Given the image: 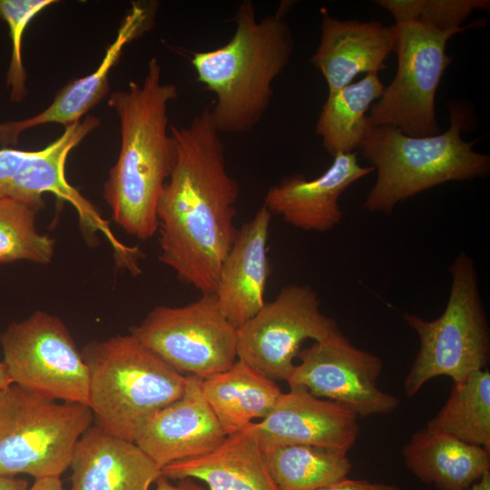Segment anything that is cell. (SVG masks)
Masks as SVG:
<instances>
[{
    "label": "cell",
    "mask_w": 490,
    "mask_h": 490,
    "mask_svg": "<svg viewBox=\"0 0 490 490\" xmlns=\"http://www.w3.org/2000/svg\"><path fill=\"white\" fill-rule=\"evenodd\" d=\"M174 169L157 204L159 260L201 294L214 293L239 230V182L230 175L225 146L206 106L189 125H172Z\"/></svg>",
    "instance_id": "cell-1"
},
{
    "label": "cell",
    "mask_w": 490,
    "mask_h": 490,
    "mask_svg": "<svg viewBox=\"0 0 490 490\" xmlns=\"http://www.w3.org/2000/svg\"><path fill=\"white\" fill-rule=\"evenodd\" d=\"M178 97L174 83L162 82L157 58L148 62L142 83L130 82L108 101L121 124V149L103 185V198L114 222L142 240L158 230L157 204L177 161L168 132V105Z\"/></svg>",
    "instance_id": "cell-2"
},
{
    "label": "cell",
    "mask_w": 490,
    "mask_h": 490,
    "mask_svg": "<svg viewBox=\"0 0 490 490\" xmlns=\"http://www.w3.org/2000/svg\"><path fill=\"white\" fill-rule=\"evenodd\" d=\"M290 6L283 2L260 21L254 5L242 1L235 13V31L223 45L192 54L197 80L215 95L210 107L219 132H250L267 112L272 83L289 64L294 48L285 15Z\"/></svg>",
    "instance_id": "cell-3"
},
{
    "label": "cell",
    "mask_w": 490,
    "mask_h": 490,
    "mask_svg": "<svg viewBox=\"0 0 490 490\" xmlns=\"http://www.w3.org/2000/svg\"><path fill=\"white\" fill-rule=\"evenodd\" d=\"M449 110L448 129L425 137L408 136L397 127L373 124L368 119L358 149L377 175L363 203L366 211L390 213L397 203L432 187L489 173L490 156L474 151L475 141L461 138L465 113L455 104Z\"/></svg>",
    "instance_id": "cell-4"
},
{
    "label": "cell",
    "mask_w": 490,
    "mask_h": 490,
    "mask_svg": "<svg viewBox=\"0 0 490 490\" xmlns=\"http://www.w3.org/2000/svg\"><path fill=\"white\" fill-rule=\"evenodd\" d=\"M81 352L89 372L93 421L120 438L133 442L148 416L184 392L187 376L132 334L91 341Z\"/></svg>",
    "instance_id": "cell-5"
},
{
    "label": "cell",
    "mask_w": 490,
    "mask_h": 490,
    "mask_svg": "<svg viewBox=\"0 0 490 490\" xmlns=\"http://www.w3.org/2000/svg\"><path fill=\"white\" fill-rule=\"evenodd\" d=\"M452 283L444 312L434 320L404 312L418 337L419 348L404 381L411 397L430 379L446 376L454 383L485 369L490 330L478 288L474 260L460 252L450 266Z\"/></svg>",
    "instance_id": "cell-6"
},
{
    "label": "cell",
    "mask_w": 490,
    "mask_h": 490,
    "mask_svg": "<svg viewBox=\"0 0 490 490\" xmlns=\"http://www.w3.org/2000/svg\"><path fill=\"white\" fill-rule=\"evenodd\" d=\"M93 422L83 404L51 399L11 384L0 391V475L60 477Z\"/></svg>",
    "instance_id": "cell-7"
},
{
    "label": "cell",
    "mask_w": 490,
    "mask_h": 490,
    "mask_svg": "<svg viewBox=\"0 0 490 490\" xmlns=\"http://www.w3.org/2000/svg\"><path fill=\"white\" fill-rule=\"evenodd\" d=\"M394 80L370 107L373 124H387L412 137L440 133L435 100L439 83L452 58L448 39L466 28L439 31L417 21L396 22Z\"/></svg>",
    "instance_id": "cell-8"
},
{
    "label": "cell",
    "mask_w": 490,
    "mask_h": 490,
    "mask_svg": "<svg viewBox=\"0 0 490 490\" xmlns=\"http://www.w3.org/2000/svg\"><path fill=\"white\" fill-rule=\"evenodd\" d=\"M0 344L14 384L51 399L88 407V368L59 318L36 310L10 323Z\"/></svg>",
    "instance_id": "cell-9"
},
{
    "label": "cell",
    "mask_w": 490,
    "mask_h": 490,
    "mask_svg": "<svg viewBox=\"0 0 490 490\" xmlns=\"http://www.w3.org/2000/svg\"><path fill=\"white\" fill-rule=\"evenodd\" d=\"M130 334L184 376L206 378L237 360V328L220 311L214 293L182 307L157 306Z\"/></svg>",
    "instance_id": "cell-10"
},
{
    "label": "cell",
    "mask_w": 490,
    "mask_h": 490,
    "mask_svg": "<svg viewBox=\"0 0 490 490\" xmlns=\"http://www.w3.org/2000/svg\"><path fill=\"white\" fill-rule=\"evenodd\" d=\"M100 124L94 116L66 126L64 132L46 147L24 151L0 149V198L18 201L35 211L44 206L43 196L52 193L69 202L80 223L90 231L104 235L120 263L132 259L135 247L120 242L96 207L72 186L65 176V162L71 151Z\"/></svg>",
    "instance_id": "cell-11"
},
{
    "label": "cell",
    "mask_w": 490,
    "mask_h": 490,
    "mask_svg": "<svg viewBox=\"0 0 490 490\" xmlns=\"http://www.w3.org/2000/svg\"><path fill=\"white\" fill-rule=\"evenodd\" d=\"M339 328L309 285L283 287L237 329V359L271 380H287L302 343L322 341Z\"/></svg>",
    "instance_id": "cell-12"
},
{
    "label": "cell",
    "mask_w": 490,
    "mask_h": 490,
    "mask_svg": "<svg viewBox=\"0 0 490 490\" xmlns=\"http://www.w3.org/2000/svg\"><path fill=\"white\" fill-rule=\"evenodd\" d=\"M286 382L315 397L336 402L358 416L393 413L400 400L377 387L383 362L354 346L338 329L328 338L300 349Z\"/></svg>",
    "instance_id": "cell-13"
},
{
    "label": "cell",
    "mask_w": 490,
    "mask_h": 490,
    "mask_svg": "<svg viewBox=\"0 0 490 490\" xmlns=\"http://www.w3.org/2000/svg\"><path fill=\"white\" fill-rule=\"evenodd\" d=\"M252 426L262 450L313 446L348 453L359 433L354 412L302 387L282 392L271 412Z\"/></svg>",
    "instance_id": "cell-14"
},
{
    "label": "cell",
    "mask_w": 490,
    "mask_h": 490,
    "mask_svg": "<svg viewBox=\"0 0 490 490\" xmlns=\"http://www.w3.org/2000/svg\"><path fill=\"white\" fill-rule=\"evenodd\" d=\"M201 379L187 376L182 396L148 416L134 436L133 442L161 469L210 453L227 436L202 394Z\"/></svg>",
    "instance_id": "cell-15"
},
{
    "label": "cell",
    "mask_w": 490,
    "mask_h": 490,
    "mask_svg": "<svg viewBox=\"0 0 490 490\" xmlns=\"http://www.w3.org/2000/svg\"><path fill=\"white\" fill-rule=\"evenodd\" d=\"M375 169L358 163L357 153H338L318 177L308 180L296 173L270 187L264 206L282 220L302 230L326 232L343 218L339 196L355 181Z\"/></svg>",
    "instance_id": "cell-16"
},
{
    "label": "cell",
    "mask_w": 490,
    "mask_h": 490,
    "mask_svg": "<svg viewBox=\"0 0 490 490\" xmlns=\"http://www.w3.org/2000/svg\"><path fill=\"white\" fill-rule=\"evenodd\" d=\"M270 211L263 205L242 224L226 256L214 295L221 314L239 328L265 305L270 272L268 240Z\"/></svg>",
    "instance_id": "cell-17"
},
{
    "label": "cell",
    "mask_w": 490,
    "mask_h": 490,
    "mask_svg": "<svg viewBox=\"0 0 490 490\" xmlns=\"http://www.w3.org/2000/svg\"><path fill=\"white\" fill-rule=\"evenodd\" d=\"M395 43V25L340 20L324 12L319 44L310 62L321 72L331 93L351 83L359 74H378L386 69Z\"/></svg>",
    "instance_id": "cell-18"
},
{
    "label": "cell",
    "mask_w": 490,
    "mask_h": 490,
    "mask_svg": "<svg viewBox=\"0 0 490 490\" xmlns=\"http://www.w3.org/2000/svg\"><path fill=\"white\" fill-rule=\"evenodd\" d=\"M69 490H149L162 469L132 441L91 426L77 441Z\"/></svg>",
    "instance_id": "cell-19"
},
{
    "label": "cell",
    "mask_w": 490,
    "mask_h": 490,
    "mask_svg": "<svg viewBox=\"0 0 490 490\" xmlns=\"http://www.w3.org/2000/svg\"><path fill=\"white\" fill-rule=\"evenodd\" d=\"M168 479H197L208 490H279L268 467L252 422L205 455L162 468Z\"/></svg>",
    "instance_id": "cell-20"
},
{
    "label": "cell",
    "mask_w": 490,
    "mask_h": 490,
    "mask_svg": "<svg viewBox=\"0 0 490 490\" xmlns=\"http://www.w3.org/2000/svg\"><path fill=\"white\" fill-rule=\"evenodd\" d=\"M149 11L142 4L133 2L99 66L92 74L66 84L41 113L27 119L11 121L15 130L21 134L27 129L44 123L55 122L66 127L80 122L107 95L110 71L120 58L124 45L149 28Z\"/></svg>",
    "instance_id": "cell-21"
},
{
    "label": "cell",
    "mask_w": 490,
    "mask_h": 490,
    "mask_svg": "<svg viewBox=\"0 0 490 490\" xmlns=\"http://www.w3.org/2000/svg\"><path fill=\"white\" fill-rule=\"evenodd\" d=\"M406 466L437 490H466L490 472V450L426 427L403 447Z\"/></svg>",
    "instance_id": "cell-22"
},
{
    "label": "cell",
    "mask_w": 490,
    "mask_h": 490,
    "mask_svg": "<svg viewBox=\"0 0 490 490\" xmlns=\"http://www.w3.org/2000/svg\"><path fill=\"white\" fill-rule=\"evenodd\" d=\"M201 388L226 436L265 418L282 393L276 381L239 359L227 370L201 379Z\"/></svg>",
    "instance_id": "cell-23"
},
{
    "label": "cell",
    "mask_w": 490,
    "mask_h": 490,
    "mask_svg": "<svg viewBox=\"0 0 490 490\" xmlns=\"http://www.w3.org/2000/svg\"><path fill=\"white\" fill-rule=\"evenodd\" d=\"M385 86L378 74H368L360 81L328 94L316 124V133L333 157L358 149L368 122L367 111Z\"/></svg>",
    "instance_id": "cell-24"
},
{
    "label": "cell",
    "mask_w": 490,
    "mask_h": 490,
    "mask_svg": "<svg viewBox=\"0 0 490 490\" xmlns=\"http://www.w3.org/2000/svg\"><path fill=\"white\" fill-rule=\"evenodd\" d=\"M425 427L490 450L489 370L454 383L447 400Z\"/></svg>",
    "instance_id": "cell-25"
},
{
    "label": "cell",
    "mask_w": 490,
    "mask_h": 490,
    "mask_svg": "<svg viewBox=\"0 0 490 490\" xmlns=\"http://www.w3.org/2000/svg\"><path fill=\"white\" fill-rule=\"evenodd\" d=\"M279 490H319L348 477V453L313 446H287L263 450Z\"/></svg>",
    "instance_id": "cell-26"
},
{
    "label": "cell",
    "mask_w": 490,
    "mask_h": 490,
    "mask_svg": "<svg viewBox=\"0 0 490 490\" xmlns=\"http://www.w3.org/2000/svg\"><path fill=\"white\" fill-rule=\"evenodd\" d=\"M37 211L10 198H0V265L51 262L55 241L36 228Z\"/></svg>",
    "instance_id": "cell-27"
},
{
    "label": "cell",
    "mask_w": 490,
    "mask_h": 490,
    "mask_svg": "<svg viewBox=\"0 0 490 490\" xmlns=\"http://www.w3.org/2000/svg\"><path fill=\"white\" fill-rule=\"evenodd\" d=\"M396 22L417 21L439 31L459 30L475 9L486 10L485 0H377Z\"/></svg>",
    "instance_id": "cell-28"
},
{
    "label": "cell",
    "mask_w": 490,
    "mask_h": 490,
    "mask_svg": "<svg viewBox=\"0 0 490 490\" xmlns=\"http://www.w3.org/2000/svg\"><path fill=\"white\" fill-rule=\"evenodd\" d=\"M54 0H0V19L9 28L12 42L11 59L6 74L10 100L22 102L27 95V74L22 59V39L29 22Z\"/></svg>",
    "instance_id": "cell-29"
},
{
    "label": "cell",
    "mask_w": 490,
    "mask_h": 490,
    "mask_svg": "<svg viewBox=\"0 0 490 490\" xmlns=\"http://www.w3.org/2000/svg\"><path fill=\"white\" fill-rule=\"evenodd\" d=\"M319 490H401V488L396 485L346 477Z\"/></svg>",
    "instance_id": "cell-30"
},
{
    "label": "cell",
    "mask_w": 490,
    "mask_h": 490,
    "mask_svg": "<svg viewBox=\"0 0 490 490\" xmlns=\"http://www.w3.org/2000/svg\"><path fill=\"white\" fill-rule=\"evenodd\" d=\"M155 490H208L207 487L198 485L193 479H181L177 485L170 482V479L162 475L156 480Z\"/></svg>",
    "instance_id": "cell-31"
},
{
    "label": "cell",
    "mask_w": 490,
    "mask_h": 490,
    "mask_svg": "<svg viewBox=\"0 0 490 490\" xmlns=\"http://www.w3.org/2000/svg\"><path fill=\"white\" fill-rule=\"evenodd\" d=\"M20 134L14 129L10 122H0V144L3 147L16 145L19 142Z\"/></svg>",
    "instance_id": "cell-32"
},
{
    "label": "cell",
    "mask_w": 490,
    "mask_h": 490,
    "mask_svg": "<svg viewBox=\"0 0 490 490\" xmlns=\"http://www.w3.org/2000/svg\"><path fill=\"white\" fill-rule=\"evenodd\" d=\"M26 490H64V487L60 477H44L34 479Z\"/></svg>",
    "instance_id": "cell-33"
},
{
    "label": "cell",
    "mask_w": 490,
    "mask_h": 490,
    "mask_svg": "<svg viewBox=\"0 0 490 490\" xmlns=\"http://www.w3.org/2000/svg\"><path fill=\"white\" fill-rule=\"evenodd\" d=\"M27 488V480L0 475V490H26Z\"/></svg>",
    "instance_id": "cell-34"
},
{
    "label": "cell",
    "mask_w": 490,
    "mask_h": 490,
    "mask_svg": "<svg viewBox=\"0 0 490 490\" xmlns=\"http://www.w3.org/2000/svg\"><path fill=\"white\" fill-rule=\"evenodd\" d=\"M466 490H490V472L484 474Z\"/></svg>",
    "instance_id": "cell-35"
},
{
    "label": "cell",
    "mask_w": 490,
    "mask_h": 490,
    "mask_svg": "<svg viewBox=\"0 0 490 490\" xmlns=\"http://www.w3.org/2000/svg\"><path fill=\"white\" fill-rule=\"evenodd\" d=\"M13 384V381L8 374L5 364L0 362V391Z\"/></svg>",
    "instance_id": "cell-36"
}]
</instances>
